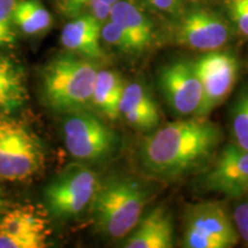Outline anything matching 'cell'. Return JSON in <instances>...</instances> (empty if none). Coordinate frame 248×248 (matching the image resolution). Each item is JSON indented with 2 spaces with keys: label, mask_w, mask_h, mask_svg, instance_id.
<instances>
[{
  "label": "cell",
  "mask_w": 248,
  "mask_h": 248,
  "mask_svg": "<svg viewBox=\"0 0 248 248\" xmlns=\"http://www.w3.org/2000/svg\"><path fill=\"white\" fill-rule=\"evenodd\" d=\"M17 0H0V47L14 44L13 13Z\"/></svg>",
  "instance_id": "24"
},
{
  "label": "cell",
  "mask_w": 248,
  "mask_h": 248,
  "mask_svg": "<svg viewBox=\"0 0 248 248\" xmlns=\"http://www.w3.org/2000/svg\"><path fill=\"white\" fill-rule=\"evenodd\" d=\"M108 18L122 28L135 55L148 51L156 40L155 24L139 0H119L111 6Z\"/></svg>",
  "instance_id": "13"
},
{
  "label": "cell",
  "mask_w": 248,
  "mask_h": 248,
  "mask_svg": "<svg viewBox=\"0 0 248 248\" xmlns=\"http://www.w3.org/2000/svg\"><path fill=\"white\" fill-rule=\"evenodd\" d=\"M202 88L203 101L200 116L208 115L228 99L233 90L239 73V62L230 52H206L192 61Z\"/></svg>",
  "instance_id": "9"
},
{
  "label": "cell",
  "mask_w": 248,
  "mask_h": 248,
  "mask_svg": "<svg viewBox=\"0 0 248 248\" xmlns=\"http://www.w3.org/2000/svg\"><path fill=\"white\" fill-rule=\"evenodd\" d=\"M147 199L146 188L133 178H117L100 185L92 202L99 230L111 239L125 238L140 221Z\"/></svg>",
  "instance_id": "3"
},
{
  "label": "cell",
  "mask_w": 248,
  "mask_h": 248,
  "mask_svg": "<svg viewBox=\"0 0 248 248\" xmlns=\"http://www.w3.org/2000/svg\"><path fill=\"white\" fill-rule=\"evenodd\" d=\"M204 190L229 198L248 194V151L235 142L223 148L202 177Z\"/></svg>",
  "instance_id": "11"
},
{
  "label": "cell",
  "mask_w": 248,
  "mask_h": 248,
  "mask_svg": "<svg viewBox=\"0 0 248 248\" xmlns=\"http://www.w3.org/2000/svg\"><path fill=\"white\" fill-rule=\"evenodd\" d=\"M125 238V248H171L175 244L172 217L166 208L157 207L141 216Z\"/></svg>",
  "instance_id": "16"
},
{
  "label": "cell",
  "mask_w": 248,
  "mask_h": 248,
  "mask_svg": "<svg viewBox=\"0 0 248 248\" xmlns=\"http://www.w3.org/2000/svg\"><path fill=\"white\" fill-rule=\"evenodd\" d=\"M4 207V197H2V192L0 190V210Z\"/></svg>",
  "instance_id": "27"
},
{
  "label": "cell",
  "mask_w": 248,
  "mask_h": 248,
  "mask_svg": "<svg viewBox=\"0 0 248 248\" xmlns=\"http://www.w3.org/2000/svg\"><path fill=\"white\" fill-rule=\"evenodd\" d=\"M233 31L225 15L203 6L184 7L175 14L170 28L176 45L202 53L222 49Z\"/></svg>",
  "instance_id": "5"
},
{
  "label": "cell",
  "mask_w": 248,
  "mask_h": 248,
  "mask_svg": "<svg viewBox=\"0 0 248 248\" xmlns=\"http://www.w3.org/2000/svg\"><path fill=\"white\" fill-rule=\"evenodd\" d=\"M48 235L47 218L36 207H17L0 219V248H44Z\"/></svg>",
  "instance_id": "12"
},
{
  "label": "cell",
  "mask_w": 248,
  "mask_h": 248,
  "mask_svg": "<svg viewBox=\"0 0 248 248\" xmlns=\"http://www.w3.org/2000/svg\"><path fill=\"white\" fill-rule=\"evenodd\" d=\"M99 187L100 183L94 172L79 164H74L46 187L47 208L59 218L79 215L92 204Z\"/></svg>",
  "instance_id": "7"
},
{
  "label": "cell",
  "mask_w": 248,
  "mask_h": 248,
  "mask_svg": "<svg viewBox=\"0 0 248 248\" xmlns=\"http://www.w3.org/2000/svg\"><path fill=\"white\" fill-rule=\"evenodd\" d=\"M151 11L163 14H177L191 0H139Z\"/></svg>",
  "instance_id": "25"
},
{
  "label": "cell",
  "mask_w": 248,
  "mask_h": 248,
  "mask_svg": "<svg viewBox=\"0 0 248 248\" xmlns=\"http://www.w3.org/2000/svg\"><path fill=\"white\" fill-rule=\"evenodd\" d=\"M39 139L24 124L0 115V178L27 181L44 166Z\"/></svg>",
  "instance_id": "4"
},
{
  "label": "cell",
  "mask_w": 248,
  "mask_h": 248,
  "mask_svg": "<svg viewBox=\"0 0 248 248\" xmlns=\"http://www.w3.org/2000/svg\"><path fill=\"white\" fill-rule=\"evenodd\" d=\"M157 84L173 113L182 117L200 116L203 94L192 61L176 60L159 70Z\"/></svg>",
  "instance_id": "10"
},
{
  "label": "cell",
  "mask_w": 248,
  "mask_h": 248,
  "mask_svg": "<svg viewBox=\"0 0 248 248\" xmlns=\"http://www.w3.org/2000/svg\"><path fill=\"white\" fill-rule=\"evenodd\" d=\"M119 111L120 117L138 131H152L161 122L159 105L140 82L125 83Z\"/></svg>",
  "instance_id": "14"
},
{
  "label": "cell",
  "mask_w": 248,
  "mask_h": 248,
  "mask_svg": "<svg viewBox=\"0 0 248 248\" xmlns=\"http://www.w3.org/2000/svg\"><path fill=\"white\" fill-rule=\"evenodd\" d=\"M122 76L115 70L99 69L93 88L91 106L110 121L120 117V102L124 90Z\"/></svg>",
  "instance_id": "17"
},
{
  "label": "cell",
  "mask_w": 248,
  "mask_h": 248,
  "mask_svg": "<svg viewBox=\"0 0 248 248\" xmlns=\"http://www.w3.org/2000/svg\"><path fill=\"white\" fill-rule=\"evenodd\" d=\"M119 0H57L61 14L67 17H76L83 14H90L100 22L108 20L111 6Z\"/></svg>",
  "instance_id": "20"
},
{
  "label": "cell",
  "mask_w": 248,
  "mask_h": 248,
  "mask_svg": "<svg viewBox=\"0 0 248 248\" xmlns=\"http://www.w3.org/2000/svg\"><path fill=\"white\" fill-rule=\"evenodd\" d=\"M14 26L26 35H38L51 28L53 18L39 0H17L13 13Z\"/></svg>",
  "instance_id": "19"
},
{
  "label": "cell",
  "mask_w": 248,
  "mask_h": 248,
  "mask_svg": "<svg viewBox=\"0 0 248 248\" xmlns=\"http://www.w3.org/2000/svg\"><path fill=\"white\" fill-rule=\"evenodd\" d=\"M102 22L90 14L73 17L62 28L60 42L68 51L92 61L106 58L101 45Z\"/></svg>",
  "instance_id": "15"
},
{
  "label": "cell",
  "mask_w": 248,
  "mask_h": 248,
  "mask_svg": "<svg viewBox=\"0 0 248 248\" xmlns=\"http://www.w3.org/2000/svg\"><path fill=\"white\" fill-rule=\"evenodd\" d=\"M232 221L239 237L248 244V197L235 206L232 214Z\"/></svg>",
  "instance_id": "26"
},
{
  "label": "cell",
  "mask_w": 248,
  "mask_h": 248,
  "mask_svg": "<svg viewBox=\"0 0 248 248\" xmlns=\"http://www.w3.org/2000/svg\"><path fill=\"white\" fill-rule=\"evenodd\" d=\"M101 42L124 54L135 55L128 36L119 24L108 18L101 26Z\"/></svg>",
  "instance_id": "22"
},
{
  "label": "cell",
  "mask_w": 248,
  "mask_h": 248,
  "mask_svg": "<svg viewBox=\"0 0 248 248\" xmlns=\"http://www.w3.org/2000/svg\"><path fill=\"white\" fill-rule=\"evenodd\" d=\"M95 61L75 55H62L43 69L42 88L45 101L63 113L85 110L91 106L98 74Z\"/></svg>",
  "instance_id": "2"
},
{
  "label": "cell",
  "mask_w": 248,
  "mask_h": 248,
  "mask_svg": "<svg viewBox=\"0 0 248 248\" xmlns=\"http://www.w3.org/2000/svg\"><path fill=\"white\" fill-rule=\"evenodd\" d=\"M221 140L218 126L202 116L178 120L144 138L139 163L153 177L179 178L208 162Z\"/></svg>",
  "instance_id": "1"
},
{
  "label": "cell",
  "mask_w": 248,
  "mask_h": 248,
  "mask_svg": "<svg viewBox=\"0 0 248 248\" xmlns=\"http://www.w3.org/2000/svg\"><path fill=\"white\" fill-rule=\"evenodd\" d=\"M223 5L233 30L248 38V0H223Z\"/></svg>",
  "instance_id": "23"
},
{
  "label": "cell",
  "mask_w": 248,
  "mask_h": 248,
  "mask_svg": "<svg viewBox=\"0 0 248 248\" xmlns=\"http://www.w3.org/2000/svg\"><path fill=\"white\" fill-rule=\"evenodd\" d=\"M232 217L222 203L206 201L186 212L182 246L186 248H231L239 241Z\"/></svg>",
  "instance_id": "6"
},
{
  "label": "cell",
  "mask_w": 248,
  "mask_h": 248,
  "mask_svg": "<svg viewBox=\"0 0 248 248\" xmlns=\"http://www.w3.org/2000/svg\"><path fill=\"white\" fill-rule=\"evenodd\" d=\"M70 114L63 122V138L71 156L82 161H98L113 153L117 137L109 126L85 110Z\"/></svg>",
  "instance_id": "8"
},
{
  "label": "cell",
  "mask_w": 248,
  "mask_h": 248,
  "mask_svg": "<svg viewBox=\"0 0 248 248\" xmlns=\"http://www.w3.org/2000/svg\"><path fill=\"white\" fill-rule=\"evenodd\" d=\"M231 126L235 144L248 151V91L241 93L235 101Z\"/></svg>",
  "instance_id": "21"
},
{
  "label": "cell",
  "mask_w": 248,
  "mask_h": 248,
  "mask_svg": "<svg viewBox=\"0 0 248 248\" xmlns=\"http://www.w3.org/2000/svg\"><path fill=\"white\" fill-rule=\"evenodd\" d=\"M27 99L23 70L12 59L0 55V113L8 114L18 109Z\"/></svg>",
  "instance_id": "18"
}]
</instances>
